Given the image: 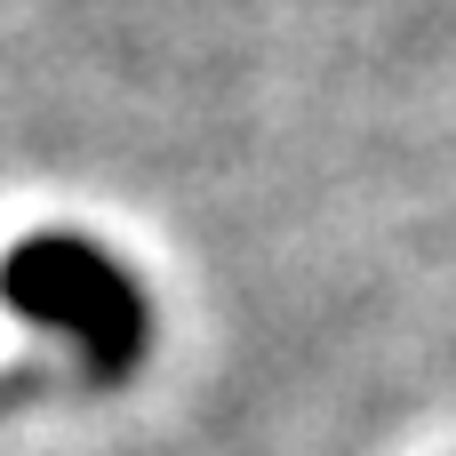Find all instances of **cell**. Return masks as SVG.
<instances>
[{
  "instance_id": "cell-1",
  "label": "cell",
  "mask_w": 456,
  "mask_h": 456,
  "mask_svg": "<svg viewBox=\"0 0 456 456\" xmlns=\"http://www.w3.org/2000/svg\"><path fill=\"white\" fill-rule=\"evenodd\" d=\"M0 305L32 329H56L88 353L96 377H128L144 361V337H152V313H144V289L120 256H104L96 240L80 232H32L0 256Z\"/></svg>"
}]
</instances>
